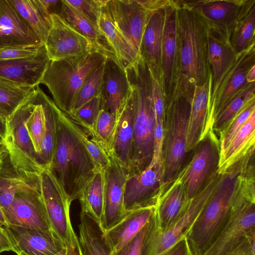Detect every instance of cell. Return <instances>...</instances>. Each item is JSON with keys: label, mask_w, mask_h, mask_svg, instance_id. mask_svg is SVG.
Here are the masks:
<instances>
[{"label": "cell", "mask_w": 255, "mask_h": 255, "mask_svg": "<svg viewBox=\"0 0 255 255\" xmlns=\"http://www.w3.org/2000/svg\"><path fill=\"white\" fill-rule=\"evenodd\" d=\"M177 32V57L170 100L180 96L191 103L195 86L203 85L212 73L208 26L195 11L178 6Z\"/></svg>", "instance_id": "6da1fadb"}, {"label": "cell", "mask_w": 255, "mask_h": 255, "mask_svg": "<svg viewBox=\"0 0 255 255\" xmlns=\"http://www.w3.org/2000/svg\"><path fill=\"white\" fill-rule=\"evenodd\" d=\"M48 169L71 202L79 199L83 189L99 170L74 122L60 110L54 151Z\"/></svg>", "instance_id": "7a4b0ae2"}, {"label": "cell", "mask_w": 255, "mask_h": 255, "mask_svg": "<svg viewBox=\"0 0 255 255\" xmlns=\"http://www.w3.org/2000/svg\"><path fill=\"white\" fill-rule=\"evenodd\" d=\"M134 107L133 134L128 175L139 173L150 164L154 153L155 115L150 74L141 58L126 68Z\"/></svg>", "instance_id": "3957f363"}, {"label": "cell", "mask_w": 255, "mask_h": 255, "mask_svg": "<svg viewBox=\"0 0 255 255\" xmlns=\"http://www.w3.org/2000/svg\"><path fill=\"white\" fill-rule=\"evenodd\" d=\"M243 168L240 161L222 174L213 194L186 234L192 255H201L229 219Z\"/></svg>", "instance_id": "277c9868"}, {"label": "cell", "mask_w": 255, "mask_h": 255, "mask_svg": "<svg viewBox=\"0 0 255 255\" xmlns=\"http://www.w3.org/2000/svg\"><path fill=\"white\" fill-rule=\"evenodd\" d=\"M108 57L96 50L83 56L51 61L40 84L47 87L57 107L69 116L85 80Z\"/></svg>", "instance_id": "5b68a950"}, {"label": "cell", "mask_w": 255, "mask_h": 255, "mask_svg": "<svg viewBox=\"0 0 255 255\" xmlns=\"http://www.w3.org/2000/svg\"><path fill=\"white\" fill-rule=\"evenodd\" d=\"M191 103L182 96L165 104L161 190L178 176L187 162V134Z\"/></svg>", "instance_id": "8992f818"}, {"label": "cell", "mask_w": 255, "mask_h": 255, "mask_svg": "<svg viewBox=\"0 0 255 255\" xmlns=\"http://www.w3.org/2000/svg\"><path fill=\"white\" fill-rule=\"evenodd\" d=\"M221 175L218 171L215 172L202 190L188 201L179 216L166 230L158 229L151 217L147 224L141 255H161L185 237L213 194Z\"/></svg>", "instance_id": "52a82bcc"}, {"label": "cell", "mask_w": 255, "mask_h": 255, "mask_svg": "<svg viewBox=\"0 0 255 255\" xmlns=\"http://www.w3.org/2000/svg\"><path fill=\"white\" fill-rule=\"evenodd\" d=\"M255 229V186L242 182L239 185L227 221L201 255H228Z\"/></svg>", "instance_id": "ba28073f"}, {"label": "cell", "mask_w": 255, "mask_h": 255, "mask_svg": "<svg viewBox=\"0 0 255 255\" xmlns=\"http://www.w3.org/2000/svg\"><path fill=\"white\" fill-rule=\"evenodd\" d=\"M178 177L189 200L197 195L218 171L220 150L219 139L212 130L191 152Z\"/></svg>", "instance_id": "9c48e42d"}, {"label": "cell", "mask_w": 255, "mask_h": 255, "mask_svg": "<svg viewBox=\"0 0 255 255\" xmlns=\"http://www.w3.org/2000/svg\"><path fill=\"white\" fill-rule=\"evenodd\" d=\"M41 181V194L53 231L66 247L76 248L78 239L70 216L72 202L48 169L42 172Z\"/></svg>", "instance_id": "30bf717a"}, {"label": "cell", "mask_w": 255, "mask_h": 255, "mask_svg": "<svg viewBox=\"0 0 255 255\" xmlns=\"http://www.w3.org/2000/svg\"><path fill=\"white\" fill-rule=\"evenodd\" d=\"M255 65V45L238 54L237 57L222 78L209 107L211 127L216 117L231 100L248 83L246 77Z\"/></svg>", "instance_id": "8fae6325"}, {"label": "cell", "mask_w": 255, "mask_h": 255, "mask_svg": "<svg viewBox=\"0 0 255 255\" xmlns=\"http://www.w3.org/2000/svg\"><path fill=\"white\" fill-rule=\"evenodd\" d=\"M51 19V27L44 43L51 61L83 56L94 50H99L60 16L52 14Z\"/></svg>", "instance_id": "7c38bea8"}, {"label": "cell", "mask_w": 255, "mask_h": 255, "mask_svg": "<svg viewBox=\"0 0 255 255\" xmlns=\"http://www.w3.org/2000/svg\"><path fill=\"white\" fill-rule=\"evenodd\" d=\"M247 0H177L178 6L197 13L207 26L230 38Z\"/></svg>", "instance_id": "4fadbf2b"}, {"label": "cell", "mask_w": 255, "mask_h": 255, "mask_svg": "<svg viewBox=\"0 0 255 255\" xmlns=\"http://www.w3.org/2000/svg\"><path fill=\"white\" fill-rule=\"evenodd\" d=\"M30 94L5 120L6 134L4 140L11 155L32 168L43 170L38 162L37 155L25 125L32 109Z\"/></svg>", "instance_id": "5bb4252c"}, {"label": "cell", "mask_w": 255, "mask_h": 255, "mask_svg": "<svg viewBox=\"0 0 255 255\" xmlns=\"http://www.w3.org/2000/svg\"><path fill=\"white\" fill-rule=\"evenodd\" d=\"M2 209L9 224L53 231L42 196L41 188L16 193L11 204Z\"/></svg>", "instance_id": "9a60e30c"}, {"label": "cell", "mask_w": 255, "mask_h": 255, "mask_svg": "<svg viewBox=\"0 0 255 255\" xmlns=\"http://www.w3.org/2000/svg\"><path fill=\"white\" fill-rule=\"evenodd\" d=\"M162 172V163L152 160L142 172L128 176L124 197L126 211L155 205L161 187Z\"/></svg>", "instance_id": "2e32d148"}, {"label": "cell", "mask_w": 255, "mask_h": 255, "mask_svg": "<svg viewBox=\"0 0 255 255\" xmlns=\"http://www.w3.org/2000/svg\"><path fill=\"white\" fill-rule=\"evenodd\" d=\"M105 8L115 26L140 56L142 37L152 12L137 0H108Z\"/></svg>", "instance_id": "e0dca14e"}, {"label": "cell", "mask_w": 255, "mask_h": 255, "mask_svg": "<svg viewBox=\"0 0 255 255\" xmlns=\"http://www.w3.org/2000/svg\"><path fill=\"white\" fill-rule=\"evenodd\" d=\"M104 205L101 223L104 232L110 229L127 215L124 207L125 186L128 172L114 158L104 170Z\"/></svg>", "instance_id": "ac0fdd59"}, {"label": "cell", "mask_w": 255, "mask_h": 255, "mask_svg": "<svg viewBox=\"0 0 255 255\" xmlns=\"http://www.w3.org/2000/svg\"><path fill=\"white\" fill-rule=\"evenodd\" d=\"M42 171L29 168L13 158L8 151L0 166V206L1 208L7 207L18 192L40 190Z\"/></svg>", "instance_id": "d6986e66"}, {"label": "cell", "mask_w": 255, "mask_h": 255, "mask_svg": "<svg viewBox=\"0 0 255 255\" xmlns=\"http://www.w3.org/2000/svg\"><path fill=\"white\" fill-rule=\"evenodd\" d=\"M5 228L17 255H54L66 247L53 231L11 224Z\"/></svg>", "instance_id": "ffe728a7"}, {"label": "cell", "mask_w": 255, "mask_h": 255, "mask_svg": "<svg viewBox=\"0 0 255 255\" xmlns=\"http://www.w3.org/2000/svg\"><path fill=\"white\" fill-rule=\"evenodd\" d=\"M50 62L44 46L31 56L0 60V78L14 84L35 88L40 84Z\"/></svg>", "instance_id": "44dd1931"}, {"label": "cell", "mask_w": 255, "mask_h": 255, "mask_svg": "<svg viewBox=\"0 0 255 255\" xmlns=\"http://www.w3.org/2000/svg\"><path fill=\"white\" fill-rule=\"evenodd\" d=\"M177 8H165L161 44L160 79L167 103L172 95L177 57Z\"/></svg>", "instance_id": "7402d4cb"}, {"label": "cell", "mask_w": 255, "mask_h": 255, "mask_svg": "<svg viewBox=\"0 0 255 255\" xmlns=\"http://www.w3.org/2000/svg\"><path fill=\"white\" fill-rule=\"evenodd\" d=\"M130 94L126 70L122 68L115 59L108 57L105 62L100 92L104 109L117 118Z\"/></svg>", "instance_id": "603a6c76"}, {"label": "cell", "mask_w": 255, "mask_h": 255, "mask_svg": "<svg viewBox=\"0 0 255 255\" xmlns=\"http://www.w3.org/2000/svg\"><path fill=\"white\" fill-rule=\"evenodd\" d=\"M212 86V73L203 85L194 88L187 128V150L189 153L212 130L209 118Z\"/></svg>", "instance_id": "cb8c5ba5"}, {"label": "cell", "mask_w": 255, "mask_h": 255, "mask_svg": "<svg viewBox=\"0 0 255 255\" xmlns=\"http://www.w3.org/2000/svg\"><path fill=\"white\" fill-rule=\"evenodd\" d=\"M41 44L9 0H0V48Z\"/></svg>", "instance_id": "d4e9b609"}, {"label": "cell", "mask_w": 255, "mask_h": 255, "mask_svg": "<svg viewBox=\"0 0 255 255\" xmlns=\"http://www.w3.org/2000/svg\"><path fill=\"white\" fill-rule=\"evenodd\" d=\"M188 201L181 182L177 177L159 192L151 216L155 226L162 231L167 229L181 214Z\"/></svg>", "instance_id": "484cf974"}, {"label": "cell", "mask_w": 255, "mask_h": 255, "mask_svg": "<svg viewBox=\"0 0 255 255\" xmlns=\"http://www.w3.org/2000/svg\"><path fill=\"white\" fill-rule=\"evenodd\" d=\"M208 57L212 73V86L209 107L218 85L238 54L232 47L229 38L208 27Z\"/></svg>", "instance_id": "4316f807"}, {"label": "cell", "mask_w": 255, "mask_h": 255, "mask_svg": "<svg viewBox=\"0 0 255 255\" xmlns=\"http://www.w3.org/2000/svg\"><path fill=\"white\" fill-rule=\"evenodd\" d=\"M164 9L151 13L144 31L140 47V56L148 70L159 78Z\"/></svg>", "instance_id": "83f0119b"}, {"label": "cell", "mask_w": 255, "mask_h": 255, "mask_svg": "<svg viewBox=\"0 0 255 255\" xmlns=\"http://www.w3.org/2000/svg\"><path fill=\"white\" fill-rule=\"evenodd\" d=\"M154 206L128 211L125 218L105 232L112 252L119 250L135 237L149 221Z\"/></svg>", "instance_id": "f1b7e54d"}, {"label": "cell", "mask_w": 255, "mask_h": 255, "mask_svg": "<svg viewBox=\"0 0 255 255\" xmlns=\"http://www.w3.org/2000/svg\"><path fill=\"white\" fill-rule=\"evenodd\" d=\"M98 27L112 50L119 65L123 69L136 64L141 58L130 42L115 26L105 6L103 7Z\"/></svg>", "instance_id": "f546056e"}, {"label": "cell", "mask_w": 255, "mask_h": 255, "mask_svg": "<svg viewBox=\"0 0 255 255\" xmlns=\"http://www.w3.org/2000/svg\"><path fill=\"white\" fill-rule=\"evenodd\" d=\"M134 107L130 95L117 117L112 157L128 172L133 140Z\"/></svg>", "instance_id": "4dcf8cb0"}, {"label": "cell", "mask_w": 255, "mask_h": 255, "mask_svg": "<svg viewBox=\"0 0 255 255\" xmlns=\"http://www.w3.org/2000/svg\"><path fill=\"white\" fill-rule=\"evenodd\" d=\"M255 111L220 154L218 171L222 174L255 148Z\"/></svg>", "instance_id": "1f68e13d"}, {"label": "cell", "mask_w": 255, "mask_h": 255, "mask_svg": "<svg viewBox=\"0 0 255 255\" xmlns=\"http://www.w3.org/2000/svg\"><path fill=\"white\" fill-rule=\"evenodd\" d=\"M79 247L81 255H111L101 225L88 213L81 210Z\"/></svg>", "instance_id": "d6a6232c"}, {"label": "cell", "mask_w": 255, "mask_h": 255, "mask_svg": "<svg viewBox=\"0 0 255 255\" xmlns=\"http://www.w3.org/2000/svg\"><path fill=\"white\" fill-rule=\"evenodd\" d=\"M59 16L74 29L91 41L99 50L107 57L113 58L116 61L112 50L98 26L66 0H62V10Z\"/></svg>", "instance_id": "836d02e7"}, {"label": "cell", "mask_w": 255, "mask_h": 255, "mask_svg": "<svg viewBox=\"0 0 255 255\" xmlns=\"http://www.w3.org/2000/svg\"><path fill=\"white\" fill-rule=\"evenodd\" d=\"M9 1L44 44L52 22L51 15L40 0H9Z\"/></svg>", "instance_id": "e575fe53"}, {"label": "cell", "mask_w": 255, "mask_h": 255, "mask_svg": "<svg viewBox=\"0 0 255 255\" xmlns=\"http://www.w3.org/2000/svg\"><path fill=\"white\" fill-rule=\"evenodd\" d=\"M229 39L237 54L255 45V0H247Z\"/></svg>", "instance_id": "d590c367"}, {"label": "cell", "mask_w": 255, "mask_h": 255, "mask_svg": "<svg viewBox=\"0 0 255 255\" xmlns=\"http://www.w3.org/2000/svg\"><path fill=\"white\" fill-rule=\"evenodd\" d=\"M41 98L45 113V130L38 163L43 169H45L50 167L53 156L59 109L42 90Z\"/></svg>", "instance_id": "8d00e7d4"}, {"label": "cell", "mask_w": 255, "mask_h": 255, "mask_svg": "<svg viewBox=\"0 0 255 255\" xmlns=\"http://www.w3.org/2000/svg\"><path fill=\"white\" fill-rule=\"evenodd\" d=\"M81 210L101 223L104 205V170H99L82 191L79 198Z\"/></svg>", "instance_id": "74e56055"}, {"label": "cell", "mask_w": 255, "mask_h": 255, "mask_svg": "<svg viewBox=\"0 0 255 255\" xmlns=\"http://www.w3.org/2000/svg\"><path fill=\"white\" fill-rule=\"evenodd\" d=\"M255 100V83H248L227 104L216 117L212 130L219 134L250 103Z\"/></svg>", "instance_id": "f35d334b"}, {"label": "cell", "mask_w": 255, "mask_h": 255, "mask_svg": "<svg viewBox=\"0 0 255 255\" xmlns=\"http://www.w3.org/2000/svg\"><path fill=\"white\" fill-rule=\"evenodd\" d=\"M117 125V118L103 109L100 112L92 129L87 132L90 136L112 157L113 148Z\"/></svg>", "instance_id": "ab89813d"}, {"label": "cell", "mask_w": 255, "mask_h": 255, "mask_svg": "<svg viewBox=\"0 0 255 255\" xmlns=\"http://www.w3.org/2000/svg\"><path fill=\"white\" fill-rule=\"evenodd\" d=\"M34 89L0 78V117L5 121L27 98Z\"/></svg>", "instance_id": "60d3db41"}, {"label": "cell", "mask_w": 255, "mask_h": 255, "mask_svg": "<svg viewBox=\"0 0 255 255\" xmlns=\"http://www.w3.org/2000/svg\"><path fill=\"white\" fill-rule=\"evenodd\" d=\"M103 109H104V102L100 95L73 111L68 116L89 132L92 129L100 112Z\"/></svg>", "instance_id": "b9f144b4"}, {"label": "cell", "mask_w": 255, "mask_h": 255, "mask_svg": "<svg viewBox=\"0 0 255 255\" xmlns=\"http://www.w3.org/2000/svg\"><path fill=\"white\" fill-rule=\"evenodd\" d=\"M104 65L105 63L86 78L76 95L71 113L93 98L100 95Z\"/></svg>", "instance_id": "7bdbcfd3"}, {"label": "cell", "mask_w": 255, "mask_h": 255, "mask_svg": "<svg viewBox=\"0 0 255 255\" xmlns=\"http://www.w3.org/2000/svg\"><path fill=\"white\" fill-rule=\"evenodd\" d=\"M255 111V100L247 105L220 133L219 139L220 154L244 125L251 114Z\"/></svg>", "instance_id": "ee69618b"}, {"label": "cell", "mask_w": 255, "mask_h": 255, "mask_svg": "<svg viewBox=\"0 0 255 255\" xmlns=\"http://www.w3.org/2000/svg\"><path fill=\"white\" fill-rule=\"evenodd\" d=\"M75 128L98 170H104L111 163V158L83 128L75 122Z\"/></svg>", "instance_id": "f6af8a7d"}, {"label": "cell", "mask_w": 255, "mask_h": 255, "mask_svg": "<svg viewBox=\"0 0 255 255\" xmlns=\"http://www.w3.org/2000/svg\"><path fill=\"white\" fill-rule=\"evenodd\" d=\"M78 11L98 26L103 7L108 0H66Z\"/></svg>", "instance_id": "bcb514c9"}, {"label": "cell", "mask_w": 255, "mask_h": 255, "mask_svg": "<svg viewBox=\"0 0 255 255\" xmlns=\"http://www.w3.org/2000/svg\"><path fill=\"white\" fill-rule=\"evenodd\" d=\"M44 44L23 46L8 47L0 48V60H8L27 57L36 54Z\"/></svg>", "instance_id": "7dc6e473"}, {"label": "cell", "mask_w": 255, "mask_h": 255, "mask_svg": "<svg viewBox=\"0 0 255 255\" xmlns=\"http://www.w3.org/2000/svg\"><path fill=\"white\" fill-rule=\"evenodd\" d=\"M147 224L135 237L120 249L112 252L111 255H141Z\"/></svg>", "instance_id": "c3c4849f"}, {"label": "cell", "mask_w": 255, "mask_h": 255, "mask_svg": "<svg viewBox=\"0 0 255 255\" xmlns=\"http://www.w3.org/2000/svg\"><path fill=\"white\" fill-rule=\"evenodd\" d=\"M228 255H255V229L250 231L245 240Z\"/></svg>", "instance_id": "681fc988"}, {"label": "cell", "mask_w": 255, "mask_h": 255, "mask_svg": "<svg viewBox=\"0 0 255 255\" xmlns=\"http://www.w3.org/2000/svg\"><path fill=\"white\" fill-rule=\"evenodd\" d=\"M138 3L150 12L164 9L170 6H177L176 0H137ZM178 7V6H177Z\"/></svg>", "instance_id": "f907efd6"}, {"label": "cell", "mask_w": 255, "mask_h": 255, "mask_svg": "<svg viewBox=\"0 0 255 255\" xmlns=\"http://www.w3.org/2000/svg\"><path fill=\"white\" fill-rule=\"evenodd\" d=\"M161 255H192L186 237L177 242Z\"/></svg>", "instance_id": "816d5d0a"}, {"label": "cell", "mask_w": 255, "mask_h": 255, "mask_svg": "<svg viewBox=\"0 0 255 255\" xmlns=\"http://www.w3.org/2000/svg\"><path fill=\"white\" fill-rule=\"evenodd\" d=\"M7 251L15 253V250L6 229L0 225V254Z\"/></svg>", "instance_id": "f5cc1de1"}, {"label": "cell", "mask_w": 255, "mask_h": 255, "mask_svg": "<svg viewBox=\"0 0 255 255\" xmlns=\"http://www.w3.org/2000/svg\"><path fill=\"white\" fill-rule=\"evenodd\" d=\"M40 1L50 15L57 14L59 16L60 15L62 7V0H40Z\"/></svg>", "instance_id": "db71d44e"}, {"label": "cell", "mask_w": 255, "mask_h": 255, "mask_svg": "<svg viewBox=\"0 0 255 255\" xmlns=\"http://www.w3.org/2000/svg\"><path fill=\"white\" fill-rule=\"evenodd\" d=\"M7 152L6 143L3 138L0 136V166Z\"/></svg>", "instance_id": "11a10c76"}, {"label": "cell", "mask_w": 255, "mask_h": 255, "mask_svg": "<svg viewBox=\"0 0 255 255\" xmlns=\"http://www.w3.org/2000/svg\"><path fill=\"white\" fill-rule=\"evenodd\" d=\"M72 248L70 247H65L60 252L54 255H75L76 248ZM17 255H27L23 252H20Z\"/></svg>", "instance_id": "9f6ffc18"}, {"label": "cell", "mask_w": 255, "mask_h": 255, "mask_svg": "<svg viewBox=\"0 0 255 255\" xmlns=\"http://www.w3.org/2000/svg\"><path fill=\"white\" fill-rule=\"evenodd\" d=\"M246 79L248 83L255 81V65L253 66L248 71Z\"/></svg>", "instance_id": "6f0895ef"}, {"label": "cell", "mask_w": 255, "mask_h": 255, "mask_svg": "<svg viewBox=\"0 0 255 255\" xmlns=\"http://www.w3.org/2000/svg\"><path fill=\"white\" fill-rule=\"evenodd\" d=\"M5 214L3 212V209L0 206V225L6 227L9 225Z\"/></svg>", "instance_id": "680465c9"}, {"label": "cell", "mask_w": 255, "mask_h": 255, "mask_svg": "<svg viewBox=\"0 0 255 255\" xmlns=\"http://www.w3.org/2000/svg\"><path fill=\"white\" fill-rule=\"evenodd\" d=\"M6 134L5 121L0 117V136L4 138Z\"/></svg>", "instance_id": "91938a15"}, {"label": "cell", "mask_w": 255, "mask_h": 255, "mask_svg": "<svg viewBox=\"0 0 255 255\" xmlns=\"http://www.w3.org/2000/svg\"><path fill=\"white\" fill-rule=\"evenodd\" d=\"M75 255H81V252H80V249H79V245H78V246L77 247V248L76 249L75 253Z\"/></svg>", "instance_id": "94428289"}]
</instances>
